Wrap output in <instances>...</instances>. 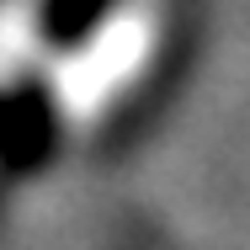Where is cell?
<instances>
[{
    "mask_svg": "<svg viewBox=\"0 0 250 250\" xmlns=\"http://www.w3.org/2000/svg\"><path fill=\"white\" fill-rule=\"evenodd\" d=\"M64 139V117L59 96L43 80H11L0 85V176L5 181H27L38 170H48Z\"/></svg>",
    "mask_w": 250,
    "mask_h": 250,
    "instance_id": "obj_1",
    "label": "cell"
},
{
    "mask_svg": "<svg viewBox=\"0 0 250 250\" xmlns=\"http://www.w3.org/2000/svg\"><path fill=\"white\" fill-rule=\"evenodd\" d=\"M117 11L123 0H32V38L48 53H80L106 32Z\"/></svg>",
    "mask_w": 250,
    "mask_h": 250,
    "instance_id": "obj_2",
    "label": "cell"
}]
</instances>
